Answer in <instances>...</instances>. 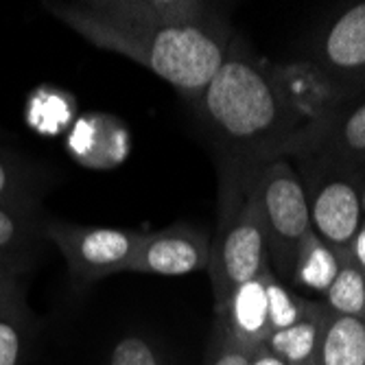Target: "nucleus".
Masks as SVG:
<instances>
[{"label":"nucleus","mask_w":365,"mask_h":365,"mask_svg":"<svg viewBox=\"0 0 365 365\" xmlns=\"http://www.w3.org/2000/svg\"><path fill=\"white\" fill-rule=\"evenodd\" d=\"M350 258L359 264V267L365 272V221H363V225L359 227V232H356V237H354V241H352V245H350Z\"/></svg>","instance_id":"nucleus-22"},{"label":"nucleus","mask_w":365,"mask_h":365,"mask_svg":"<svg viewBox=\"0 0 365 365\" xmlns=\"http://www.w3.org/2000/svg\"><path fill=\"white\" fill-rule=\"evenodd\" d=\"M307 63L341 96L365 92V0L326 22Z\"/></svg>","instance_id":"nucleus-7"},{"label":"nucleus","mask_w":365,"mask_h":365,"mask_svg":"<svg viewBox=\"0 0 365 365\" xmlns=\"http://www.w3.org/2000/svg\"><path fill=\"white\" fill-rule=\"evenodd\" d=\"M44 219L38 202L0 204V252L26 258L36 241L42 237Z\"/></svg>","instance_id":"nucleus-14"},{"label":"nucleus","mask_w":365,"mask_h":365,"mask_svg":"<svg viewBox=\"0 0 365 365\" xmlns=\"http://www.w3.org/2000/svg\"><path fill=\"white\" fill-rule=\"evenodd\" d=\"M20 274H11L0 289V365H22L38 328V319L26 304Z\"/></svg>","instance_id":"nucleus-11"},{"label":"nucleus","mask_w":365,"mask_h":365,"mask_svg":"<svg viewBox=\"0 0 365 365\" xmlns=\"http://www.w3.org/2000/svg\"><path fill=\"white\" fill-rule=\"evenodd\" d=\"M31 199L33 195L29 192V182L18 169V164L0 153V204L31 202Z\"/></svg>","instance_id":"nucleus-19"},{"label":"nucleus","mask_w":365,"mask_h":365,"mask_svg":"<svg viewBox=\"0 0 365 365\" xmlns=\"http://www.w3.org/2000/svg\"><path fill=\"white\" fill-rule=\"evenodd\" d=\"M108 365H164V359L149 339L129 335L114 346Z\"/></svg>","instance_id":"nucleus-18"},{"label":"nucleus","mask_w":365,"mask_h":365,"mask_svg":"<svg viewBox=\"0 0 365 365\" xmlns=\"http://www.w3.org/2000/svg\"><path fill=\"white\" fill-rule=\"evenodd\" d=\"M208 264L210 239L206 232L188 223H175L145 235L129 272L184 276L195 272H208Z\"/></svg>","instance_id":"nucleus-8"},{"label":"nucleus","mask_w":365,"mask_h":365,"mask_svg":"<svg viewBox=\"0 0 365 365\" xmlns=\"http://www.w3.org/2000/svg\"><path fill=\"white\" fill-rule=\"evenodd\" d=\"M339 264L341 258L311 232L300 250V256L295 260L289 284L324 295L337 278Z\"/></svg>","instance_id":"nucleus-15"},{"label":"nucleus","mask_w":365,"mask_h":365,"mask_svg":"<svg viewBox=\"0 0 365 365\" xmlns=\"http://www.w3.org/2000/svg\"><path fill=\"white\" fill-rule=\"evenodd\" d=\"M341 98L307 61L274 66L232 40L225 61L192 103L221 153L225 180L280 158H302Z\"/></svg>","instance_id":"nucleus-1"},{"label":"nucleus","mask_w":365,"mask_h":365,"mask_svg":"<svg viewBox=\"0 0 365 365\" xmlns=\"http://www.w3.org/2000/svg\"><path fill=\"white\" fill-rule=\"evenodd\" d=\"M243 178H250L260 204L269 247V267L278 280L289 284L295 260L313 232L300 173L287 158H280Z\"/></svg>","instance_id":"nucleus-4"},{"label":"nucleus","mask_w":365,"mask_h":365,"mask_svg":"<svg viewBox=\"0 0 365 365\" xmlns=\"http://www.w3.org/2000/svg\"><path fill=\"white\" fill-rule=\"evenodd\" d=\"M262 278H264V291H267L272 333L274 330H280V328H287L295 322H300L307 315L313 300H307V297H302L297 291L289 289V284H284L282 280H278L274 276L272 267L264 269Z\"/></svg>","instance_id":"nucleus-17"},{"label":"nucleus","mask_w":365,"mask_h":365,"mask_svg":"<svg viewBox=\"0 0 365 365\" xmlns=\"http://www.w3.org/2000/svg\"><path fill=\"white\" fill-rule=\"evenodd\" d=\"M250 365H287L278 354H274L267 346L258 348L254 354H252V363Z\"/></svg>","instance_id":"nucleus-23"},{"label":"nucleus","mask_w":365,"mask_h":365,"mask_svg":"<svg viewBox=\"0 0 365 365\" xmlns=\"http://www.w3.org/2000/svg\"><path fill=\"white\" fill-rule=\"evenodd\" d=\"M262 274L232 293L225 307L217 313L215 322V328H219L223 335L254 352L267 344V337L272 335L269 304Z\"/></svg>","instance_id":"nucleus-10"},{"label":"nucleus","mask_w":365,"mask_h":365,"mask_svg":"<svg viewBox=\"0 0 365 365\" xmlns=\"http://www.w3.org/2000/svg\"><path fill=\"white\" fill-rule=\"evenodd\" d=\"M328 313L330 311L324 304L311 302L307 315L300 322L274 330L264 346L278 354L287 365H317Z\"/></svg>","instance_id":"nucleus-12"},{"label":"nucleus","mask_w":365,"mask_h":365,"mask_svg":"<svg viewBox=\"0 0 365 365\" xmlns=\"http://www.w3.org/2000/svg\"><path fill=\"white\" fill-rule=\"evenodd\" d=\"M42 237L57 245L77 280L92 282L129 272L143 245L145 232L44 219Z\"/></svg>","instance_id":"nucleus-6"},{"label":"nucleus","mask_w":365,"mask_h":365,"mask_svg":"<svg viewBox=\"0 0 365 365\" xmlns=\"http://www.w3.org/2000/svg\"><path fill=\"white\" fill-rule=\"evenodd\" d=\"M24 267H26V258L0 252V289H3L5 280H7L11 274H16V272H22Z\"/></svg>","instance_id":"nucleus-21"},{"label":"nucleus","mask_w":365,"mask_h":365,"mask_svg":"<svg viewBox=\"0 0 365 365\" xmlns=\"http://www.w3.org/2000/svg\"><path fill=\"white\" fill-rule=\"evenodd\" d=\"M44 9L92 46L138 61L192 103L235 40L223 7L199 0H83Z\"/></svg>","instance_id":"nucleus-2"},{"label":"nucleus","mask_w":365,"mask_h":365,"mask_svg":"<svg viewBox=\"0 0 365 365\" xmlns=\"http://www.w3.org/2000/svg\"><path fill=\"white\" fill-rule=\"evenodd\" d=\"M359 199H361V212L365 221V164L359 167Z\"/></svg>","instance_id":"nucleus-24"},{"label":"nucleus","mask_w":365,"mask_h":365,"mask_svg":"<svg viewBox=\"0 0 365 365\" xmlns=\"http://www.w3.org/2000/svg\"><path fill=\"white\" fill-rule=\"evenodd\" d=\"M254 350H247L223 335L219 328H215L212 335V354L208 365H250Z\"/></svg>","instance_id":"nucleus-20"},{"label":"nucleus","mask_w":365,"mask_h":365,"mask_svg":"<svg viewBox=\"0 0 365 365\" xmlns=\"http://www.w3.org/2000/svg\"><path fill=\"white\" fill-rule=\"evenodd\" d=\"M302 164V186L309 204L313 235L337 256L350 254V245L363 225L359 199V169L337 167L319 160Z\"/></svg>","instance_id":"nucleus-5"},{"label":"nucleus","mask_w":365,"mask_h":365,"mask_svg":"<svg viewBox=\"0 0 365 365\" xmlns=\"http://www.w3.org/2000/svg\"><path fill=\"white\" fill-rule=\"evenodd\" d=\"M339 258V272L324 293V307L335 315L365 317V272L350 258V254Z\"/></svg>","instance_id":"nucleus-16"},{"label":"nucleus","mask_w":365,"mask_h":365,"mask_svg":"<svg viewBox=\"0 0 365 365\" xmlns=\"http://www.w3.org/2000/svg\"><path fill=\"white\" fill-rule=\"evenodd\" d=\"M317 365H365V317L328 313Z\"/></svg>","instance_id":"nucleus-13"},{"label":"nucleus","mask_w":365,"mask_h":365,"mask_svg":"<svg viewBox=\"0 0 365 365\" xmlns=\"http://www.w3.org/2000/svg\"><path fill=\"white\" fill-rule=\"evenodd\" d=\"M221 219L217 237L210 241L208 274L215 291V313L241 284L269 269L267 235L256 190L250 178L223 180Z\"/></svg>","instance_id":"nucleus-3"},{"label":"nucleus","mask_w":365,"mask_h":365,"mask_svg":"<svg viewBox=\"0 0 365 365\" xmlns=\"http://www.w3.org/2000/svg\"><path fill=\"white\" fill-rule=\"evenodd\" d=\"M297 160H319L359 169L365 164V92L346 96L328 112L309 151Z\"/></svg>","instance_id":"nucleus-9"}]
</instances>
